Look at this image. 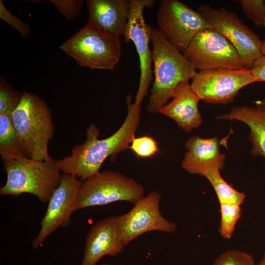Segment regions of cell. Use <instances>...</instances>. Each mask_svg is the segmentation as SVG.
Here are the masks:
<instances>
[{
    "label": "cell",
    "mask_w": 265,
    "mask_h": 265,
    "mask_svg": "<svg viewBox=\"0 0 265 265\" xmlns=\"http://www.w3.org/2000/svg\"><path fill=\"white\" fill-rule=\"evenodd\" d=\"M156 17L159 31L182 53L199 32L212 28L197 10L178 0H162Z\"/></svg>",
    "instance_id": "8"
},
{
    "label": "cell",
    "mask_w": 265,
    "mask_h": 265,
    "mask_svg": "<svg viewBox=\"0 0 265 265\" xmlns=\"http://www.w3.org/2000/svg\"><path fill=\"white\" fill-rule=\"evenodd\" d=\"M129 149H132L137 157L142 158L152 157L159 151L157 142L147 135L135 137Z\"/></svg>",
    "instance_id": "25"
},
{
    "label": "cell",
    "mask_w": 265,
    "mask_h": 265,
    "mask_svg": "<svg viewBox=\"0 0 265 265\" xmlns=\"http://www.w3.org/2000/svg\"><path fill=\"white\" fill-rule=\"evenodd\" d=\"M131 99L128 94L126 99L127 115L119 129L110 136L99 139V130L92 123L86 131L85 141L75 146L70 156L55 160L61 172L84 181L100 171L107 158L114 161L118 154L129 148L140 123L141 110V105L132 103Z\"/></svg>",
    "instance_id": "1"
},
{
    "label": "cell",
    "mask_w": 265,
    "mask_h": 265,
    "mask_svg": "<svg viewBox=\"0 0 265 265\" xmlns=\"http://www.w3.org/2000/svg\"><path fill=\"white\" fill-rule=\"evenodd\" d=\"M82 183V181L74 175L62 174L60 184L48 202L39 233L32 241L33 249H38L57 229L66 227L71 224Z\"/></svg>",
    "instance_id": "13"
},
{
    "label": "cell",
    "mask_w": 265,
    "mask_h": 265,
    "mask_svg": "<svg viewBox=\"0 0 265 265\" xmlns=\"http://www.w3.org/2000/svg\"><path fill=\"white\" fill-rule=\"evenodd\" d=\"M116 216H110L96 223L85 240L80 265H96L105 256H116L124 250Z\"/></svg>",
    "instance_id": "14"
},
{
    "label": "cell",
    "mask_w": 265,
    "mask_h": 265,
    "mask_svg": "<svg viewBox=\"0 0 265 265\" xmlns=\"http://www.w3.org/2000/svg\"><path fill=\"white\" fill-rule=\"evenodd\" d=\"M87 24L108 35L120 38L128 25L130 0H87Z\"/></svg>",
    "instance_id": "15"
},
{
    "label": "cell",
    "mask_w": 265,
    "mask_h": 265,
    "mask_svg": "<svg viewBox=\"0 0 265 265\" xmlns=\"http://www.w3.org/2000/svg\"><path fill=\"white\" fill-rule=\"evenodd\" d=\"M219 204L221 219L219 232L223 238L229 239L231 238L237 223L241 216L240 205L229 203Z\"/></svg>",
    "instance_id": "21"
},
{
    "label": "cell",
    "mask_w": 265,
    "mask_h": 265,
    "mask_svg": "<svg viewBox=\"0 0 265 265\" xmlns=\"http://www.w3.org/2000/svg\"><path fill=\"white\" fill-rule=\"evenodd\" d=\"M143 186L134 179L111 170L99 171L82 181L76 211L125 201L133 205L144 196Z\"/></svg>",
    "instance_id": "6"
},
{
    "label": "cell",
    "mask_w": 265,
    "mask_h": 265,
    "mask_svg": "<svg viewBox=\"0 0 265 265\" xmlns=\"http://www.w3.org/2000/svg\"><path fill=\"white\" fill-rule=\"evenodd\" d=\"M241 8L245 16L257 26H265V2L263 0H240Z\"/></svg>",
    "instance_id": "24"
},
{
    "label": "cell",
    "mask_w": 265,
    "mask_h": 265,
    "mask_svg": "<svg viewBox=\"0 0 265 265\" xmlns=\"http://www.w3.org/2000/svg\"><path fill=\"white\" fill-rule=\"evenodd\" d=\"M56 10L66 19L73 20L79 16L84 2L82 0H50Z\"/></svg>",
    "instance_id": "26"
},
{
    "label": "cell",
    "mask_w": 265,
    "mask_h": 265,
    "mask_svg": "<svg viewBox=\"0 0 265 265\" xmlns=\"http://www.w3.org/2000/svg\"><path fill=\"white\" fill-rule=\"evenodd\" d=\"M101 265H111L107 264V263H103V264H102Z\"/></svg>",
    "instance_id": "31"
},
{
    "label": "cell",
    "mask_w": 265,
    "mask_h": 265,
    "mask_svg": "<svg viewBox=\"0 0 265 265\" xmlns=\"http://www.w3.org/2000/svg\"><path fill=\"white\" fill-rule=\"evenodd\" d=\"M153 0H130V12L128 25L124 34L126 42L132 41L138 53L140 75L135 104L141 105L148 94V89L152 79V53L149 43L153 28L144 20L145 8L155 4Z\"/></svg>",
    "instance_id": "12"
},
{
    "label": "cell",
    "mask_w": 265,
    "mask_h": 265,
    "mask_svg": "<svg viewBox=\"0 0 265 265\" xmlns=\"http://www.w3.org/2000/svg\"><path fill=\"white\" fill-rule=\"evenodd\" d=\"M12 118L23 143L26 157L36 160H51L48 143L53 136L54 125L46 102L33 93L24 91Z\"/></svg>",
    "instance_id": "3"
},
{
    "label": "cell",
    "mask_w": 265,
    "mask_h": 265,
    "mask_svg": "<svg viewBox=\"0 0 265 265\" xmlns=\"http://www.w3.org/2000/svg\"><path fill=\"white\" fill-rule=\"evenodd\" d=\"M197 11L212 28L226 37L235 47L245 68L250 70L254 62L263 55V41L244 24L237 14L223 7L215 9L208 4L199 6Z\"/></svg>",
    "instance_id": "9"
},
{
    "label": "cell",
    "mask_w": 265,
    "mask_h": 265,
    "mask_svg": "<svg viewBox=\"0 0 265 265\" xmlns=\"http://www.w3.org/2000/svg\"><path fill=\"white\" fill-rule=\"evenodd\" d=\"M250 71L257 81H265V55H262L254 62Z\"/></svg>",
    "instance_id": "28"
},
{
    "label": "cell",
    "mask_w": 265,
    "mask_h": 265,
    "mask_svg": "<svg viewBox=\"0 0 265 265\" xmlns=\"http://www.w3.org/2000/svg\"><path fill=\"white\" fill-rule=\"evenodd\" d=\"M3 169L7 179L0 188L1 195L30 193L43 203L49 202L62 176L53 159L40 160L24 157L4 162Z\"/></svg>",
    "instance_id": "4"
},
{
    "label": "cell",
    "mask_w": 265,
    "mask_h": 265,
    "mask_svg": "<svg viewBox=\"0 0 265 265\" xmlns=\"http://www.w3.org/2000/svg\"><path fill=\"white\" fill-rule=\"evenodd\" d=\"M182 53L195 69L200 71L245 68L243 60L233 44L212 28L199 32Z\"/></svg>",
    "instance_id": "7"
},
{
    "label": "cell",
    "mask_w": 265,
    "mask_h": 265,
    "mask_svg": "<svg viewBox=\"0 0 265 265\" xmlns=\"http://www.w3.org/2000/svg\"><path fill=\"white\" fill-rule=\"evenodd\" d=\"M204 176L210 182L218 198L219 204H243L245 195L234 188L232 185L226 182L221 177L219 170L211 169L205 173Z\"/></svg>",
    "instance_id": "20"
},
{
    "label": "cell",
    "mask_w": 265,
    "mask_h": 265,
    "mask_svg": "<svg viewBox=\"0 0 265 265\" xmlns=\"http://www.w3.org/2000/svg\"><path fill=\"white\" fill-rule=\"evenodd\" d=\"M161 194L157 190L150 192L137 202L127 213L116 215L122 241L125 246L138 236L150 231L172 233L176 223L165 218L161 213L159 203Z\"/></svg>",
    "instance_id": "11"
},
{
    "label": "cell",
    "mask_w": 265,
    "mask_h": 265,
    "mask_svg": "<svg viewBox=\"0 0 265 265\" xmlns=\"http://www.w3.org/2000/svg\"><path fill=\"white\" fill-rule=\"evenodd\" d=\"M172 98L171 102L159 109V113L173 119L186 132L198 128L202 122L198 107L201 100L191 88L189 80L177 87Z\"/></svg>",
    "instance_id": "17"
},
{
    "label": "cell",
    "mask_w": 265,
    "mask_h": 265,
    "mask_svg": "<svg viewBox=\"0 0 265 265\" xmlns=\"http://www.w3.org/2000/svg\"><path fill=\"white\" fill-rule=\"evenodd\" d=\"M151 41L154 80L147 110L155 114L172 98L177 87L183 82L192 79L197 72L183 54L158 29L152 28Z\"/></svg>",
    "instance_id": "2"
},
{
    "label": "cell",
    "mask_w": 265,
    "mask_h": 265,
    "mask_svg": "<svg viewBox=\"0 0 265 265\" xmlns=\"http://www.w3.org/2000/svg\"><path fill=\"white\" fill-rule=\"evenodd\" d=\"M255 104L254 106H233L230 112L216 118L236 120L247 125L250 130L249 138L253 146L252 155L265 158V99Z\"/></svg>",
    "instance_id": "18"
},
{
    "label": "cell",
    "mask_w": 265,
    "mask_h": 265,
    "mask_svg": "<svg viewBox=\"0 0 265 265\" xmlns=\"http://www.w3.org/2000/svg\"><path fill=\"white\" fill-rule=\"evenodd\" d=\"M23 92L13 89L5 80L0 78V114L12 115L22 100Z\"/></svg>",
    "instance_id": "22"
},
{
    "label": "cell",
    "mask_w": 265,
    "mask_h": 265,
    "mask_svg": "<svg viewBox=\"0 0 265 265\" xmlns=\"http://www.w3.org/2000/svg\"><path fill=\"white\" fill-rule=\"evenodd\" d=\"M0 19L17 30L23 38L26 39L30 36L31 31L29 25L10 12L2 0H0Z\"/></svg>",
    "instance_id": "27"
},
{
    "label": "cell",
    "mask_w": 265,
    "mask_h": 265,
    "mask_svg": "<svg viewBox=\"0 0 265 265\" xmlns=\"http://www.w3.org/2000/svg\"><path fill=\"white\" fill-rule=\"evenodd\" d=\"M261 51H262V54L265 56V39L262 42Z\"/></svg>",
    "instance_id": "29"
},
{
    "label": "cell",
    "mask_w": 265,
    "mask_h": 265,
    "mask_svg": "<svg viewBox=\"0 0 265 265\" xmlns=\"http://www.w3.org/2000/svg\"><path fill=\"white\" fill-rule=\"evenodd\" d=\"M255 82L247 68H217L196 73L190 86L201 100L226 104L232 102L241 88Z\"/></svg>",
    "instance_id": "10"
},
{
    "label": "cell",
    "mask_w": 265,
    "mask_h": 265,
    "mask_svg": "<svg viewBox=\"0 0 265 265\" xmlns=\"http://www.w3.org/2000/svg\"><path fill=\"white\" fill-rule=\"evenodd\" d=\"M212 265H257L253 256L248 252L231 249L221 254Z\"/></svg>",
    "instance_id": "23"
},
{
    "label": "cell",
    "mask_w": 265,
    "mask_h": 265,
    "mask_svg": "<svg viewBox=\"0 0 265 265\" xmlns=\"http://www.w3.org/2000/svg\"><path fill=\"white\" fill-rule=\"evenodd\" d=\"M0 154L4 163L26 157L12 115L0 114Z\"/></svg>",
    "instance_id": "19"
},
{
    "label": "cell",
    "mask_w": 265,
    "mask_h": 265,
    "mask_svg": "<svg viewBox=\"0 0 265 265\" xmlns=\"http://www.w3.org/2000/svg\"><path fill=\"white\" fill-rule=\"evenodd\" d=\"M257 265H265V253L263 255V256L260 262L258 263Z\"/></svg>",
    "instance_id": "30"
},
{
    "label": "cell",
    "mask_w": 265,
    "mask_h": 265,
    "mask_svg": "<svg viewBox=\"0 0 265 265\" xmlns=\"http://www.w3.org/2000/svg\"><path fill=\"white\" fill-rule=\"evenodd\" d=\"M60 49L82 67L113 70L120 61V38L106 34L87 24L66 41Z\"/></svg>",
    "instance_id": "5"
},
{
    "label": "cell",
    "mask_w": 265,
    "mask_h": 265,
    "mask_svg": "<svg viewBox=\"0 0 265 265\" xmlns=\"http://www.w3.org/2000/svg\"><path fill=\"white\" fill-rule=\"evenodd\" d=\"M222 139L217 136L203 138L194 135L185 143L187 152L185 154L182 167L188 173L204 176L211 169H222L224 166L225 155L220 152L219 146Z\"/></svg>",
    "instance_id": "16"
}]
</instances>
